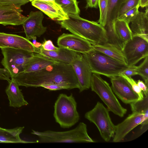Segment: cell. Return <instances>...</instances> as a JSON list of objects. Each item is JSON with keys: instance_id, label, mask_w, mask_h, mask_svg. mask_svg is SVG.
<instances>
[{"instance_id": "obj_22", "label": "cell", "mask_w": 148, "mask_h": 148, "mask_svg": "<svg viewBox=\"0 0 148 148\" xmlns=\"http://www.w3.org/2000/svg\"><path fill=\"white\" fill-rule=\"evenodd\" d=\"M24 127H20L11 129L0 127V143H37L36 141L23 140L20 137Z\"/></svg>"}, {"instance_id": "obj_31", "label": "cell", "mask_w": 148, "mask_h": 148, "mask_svg": "<svg viewBox=\"0 0 148 148\" xmlns=\"http://www.w3.org/2000/svg\"><path fill=\"white\" fill-rule=\"evenodd\" d=\"M140 1V0H126L121 6L118 17L128 10L139 5Z\"/></svg>"}, {"instance_id": "obj_40", "label": "cell", "mask_w": 148, "mask_h": 148, "mask_svg": "<svg viewBox=\"0 0 148 148\" xmlns=\"http://www.w3.org/2000/svg\"><path fill=\"white\" fill-rule=\"evenodd\" d=\"M36 36H35L32 39V43L36 48H40L42 45V43L38 42L36 40Z\"/></svg>"}, {"instance_id": "obj_33", "label": "cell", "mask_w": 148, "mask_h": 148, "mask_svg": "<svg viewBox=\"0 0 148 148\" xmlns=\"http://www.w3.org/2000/svg\"><path fill=\"white\" fill-rule=\"evenodd\" d=\"M29 2L27 0H0V4L20 8L21 6Z\"/></svg>"}, {"instance_id": "obj_39", "label": "cell", "mask_w": 148, "mask_h": 148, "mask_svg": "<svg viewBox=\"0 0 148 148\" xmlns=\"http://www.w3.org/2000/svg\"><path fill=\"white\" fill-rule=\"evenodd\" d=\"M99 0H86V4L85 8H97L98 6Z\"/></svg>"}, {"instance_id": "obj_29", "label": "cell", "mask_w": 148, "mask_h": 148, "mask_svg": "<svg viewBox=\"0 0 148 148\" xmlns=\"http://www.w3.org/2000/svg\"><path fill=\"white\" fill-rule=\"evenodd\" d=\"M144 58L143 62L137 66V71L138 75L142 77L145 84L148 86V56Z\"/></svg>"}, {"instance_id": "obj_26", "label": "cell", "mask_w": 148, "mask_h": 148, "mask_svg": "<svg viewBox=\"0 0 148 148\" xmlns=\"http://www.w3.org/2000/svg\"><path fill=\"white\" fill-rule=\"evenodd\" d=\"M55 1L60 6L67 14L79 15L80 13L78 2L76 0H55Z\"/></svg>"}, {"instance_id": "obj_1", "label": "cell", "mask_w": 148, "mask_h": 148, "mask_svg": "<svg viewBox=\"0 0 148 148\" xmlns=\"http://www.w3.org/2000/svg\"><path fill=\"white\" fill-rule=\"evenodd\" d=\"M14 79L19 86L37 87L49 84H60L71 89L79 87L78 81L71 64L57 62L38 71L21 73Z\"/></svg>"}, {"instance_id": "obj_20", "label": "cell", "mask_w": 148, "mask_h": 148, "mask_svg": "<svg viewBox=\"0 0 148 148\" xmlns=\"http://www.w3.org/2000/svg\"><path fill=\"white\" fill-rule=\"evenodd\" d=\"M145 12H139L135 18L131 22L130 29L133 36L141 37L148 41V10Z\"/></svg>"}, {"instance_id": "obj_9", "label": "cell", "mask_w": 148, "mask_h": 148, "mask_svg": "<svg viewBox=\"0 0 148 148\" xmlns=\"http://www.w3.org/2000/svg\"><path fill=\"white\" fill-rule=\"evenodd\" d=\"M128 66L135 65L148 56V41L138 36L126 42L122 50Z\"/></svg>"}, {"instance_id": "obj_21", "label": "cell", "mask_w": 148, "mask_h": 148, "mask_svg": "<svg viewBox=\"0 0 148 148\" xmlns=\"http://www.w3.org/2000/svg\"><path fill=\"white\" fill-rule=\"evenodd\" d=\"M57 62L39 54L34 53L33 56L25 65L24 72H35Z\"/></svg>"}, {"instance_id": "obj_5", "label": "cell", "mask_w": 148, "mask_h": 148, "mask_svg": "<svg viewBox=\"0 0 148 148\" xmlns=\"http://www.w3.org/2000/svg\"><path fill=\"white\" fill-rule=\"evenodd\" d=\"M77 103L73 94L61 93L54 106L53 116L56 123L63 128H69L77 123L79 119Z\"/></svg>"}, {"instance_id": "obj_35", "label": "cell", "mask_w": 148, "mask_h": 148, "mask_svg": "<svg viewBox=\"0 0 148 148\" xmlns=\"http://www.w3.org/2000/svg\"><path fill=\"white\" fill-rule=\"evenodd\" d=\"M44 50L48 51H58L60 47H56L53 44L52 41L50 40H44L42 43L40 47Z\"/></svg>"}, {"instance_id": "obj_10", "label": "cell", "mask_w": 148, "mask_h": 148, "mask_svg": "<svg viewBox=\"0 0 148 148\" xmlns=\"http://www.w3.org/2000/svg\"><path fill=\"white\" fill-rule=\"evenodd\" d=\"M71 64L78 81L79 92L89 89L92 73L87 60L83 54L78 53Z\"/></svg>"}, {"instance_id": "obj_12", "label": "cell", "mask_w": 148, "mask_h": 148, "mask_svg": "<svg viewBox=\"0 0 148 148\" xmlns=\"http://www.w3.org/2000/svg\"><path fill=\"white\" fill-rule=\"evenodd\" d=\"M143 124H148V122L145 120L144 114L132 112L123 122L115 125L113 142H121L133 129L138 125Z\"/></svg>"}, {"instance_id": "obj_41", "label": "cell", "mask_w": 148, "mask_h": 148, "mask_svg": "<svg viewBox=\"0 0 148 148\" xmlns=\"http://www.w3.org/2000/svg\"><path fill=\"white\" fill-rule=\"evenodd\" d=\"M139 5L142 8L148 6V0H140Z\"/></svg>"}, {"instance_id": "obj_38", "label": "cell", "mask_w": 148, "mask_h": 148, "mask_svg": "<svg viewBox=\"0 0 148 148\" xmlns=\"http://www.w3.org/2000/svg\"><path fill=\"white\" fill-rule=\"evenodd\" d=\"M137 84L140 90L143 92L144 95H148V86H147L143 81L138 80Z\"/></svg>"}, {"instance_id": "obj_2", "label": "cell", "mask_w": 148, "mask_h": 148, "mask_svg": "<svg viewBox=\"0 0 148 148\" xmlns=\"http://www.w3.org/2000/svg\"><path fill=\"white\" fill-rule=\"evenodd\" d=\"M67 15V19L60 21L62 28L88 41L91 44L106 43V31L101 25L82 18L79 15Z\"/></svg>"}, {"instance_id": "obj_44", "label": "cell", "mask_w": 148, "mask_h": 148, "mask_svg": "<svg viewBox=\"0 0 148 148\" xmlns=\"http://www.w3.org/2000/svg\"></svg>"}, {"instance_id": "obj_13", "label": "cell", "mask_w": 148, "mask_h": 148, "mask_svg": "<svg viewBox=\"0 0 148 148\" xmlns=\"http://www.w3.org/2000/svg\"><path fill=\"white\" fill-rule=\"evenodd\" d=\"M110 81L113 92L123 103L130 104L138 100V95L124 78L115 76L111 78Z\"/></svg>"}, {"instance_id": "obj_11", "label": "cell", "mask_w": 148, "mask_h": 148, "mask_svg": "<svg viewBox=\"0 0 148 148\" xmlns=\"http://www.w3.org/2000/svg\"><path fill=\"white\" fill-rule=\"evenodd\" d=\"M57 44L59 47L82 54L92 49L90 42L73 34L63 33L58 38Z\"/></svg>"}, {"instance_id": "obj_30", "label": "cell", "mask_w": 148, "mask_h": 148, "mask_svg": "<svg viewBox=\"0 0 148 148\" xmlns=\"http://www.w3.org/2000/svg\"><path fill=\"white\" fill-rule=\"evenodd\" d=\"M139 5L128 10L118 18L122 20L128 24L131 23L136 17L139 11Z\"/></svg>"}, {"instance_id": "obj_19", "label": "cell", "mask_w": 148, "mask_h": 148, "mask_svg": "<svg viewBox=\"0 0 148 148\" xmlns=\"http://www.w3.org/2000/svg\"><path fill=\"white\" fill-rule=\"evenodd\" d=\"M19 85L14 78H11L5 92L9 101V106L14 108H19L28 104L19 88Z\"/></svg>"}, {"instance_id": "obj_14", "label": "cell", "mask_w": 148, "mask_h": 148, "mask_svg": "<svg viewBox=\"0 0 148 148\" xmlns=\"http://www.w3.org/2000/svg\"><path fill=\"white\" fill-rule=\"evenodd\" d=\"M44 17L43 12L41 11L30 12L22 24L27 39L32 40L34 37H40L45 33L47 28L42 24Z\"/></svg>"}, {"instance_id": "obj_24", "label": "cell", "mask_w": 148, "mask_h": 148, "mask_svg": "<svg viewBox=\"0 0 148 148\" xmlns=\"http://www.w3.org/2000/svg\"><path fill=\"white\" fill-rule=\"evenodd\" d=\"M126 0H108L107 22L104 27L106 30L114 28V22L118 18L120 9Z\"/></svg>"}, {"instance_id": "obj_25", "label": "cell", "mask_w": 148, "mask_h": 148, "mask_svg": "<svg viewBox=\"0 0 148 148\" xmlns=\"http://www.w3.org/2000/svg\"><path fill=\"white\" fill-rule=\"evenodd\" d=\"M113 25L117 36L125 44L132 38V33L129 24L126 22L117 18L114 20Z\"/></svg>"}, {"instance_id": "obj_15", "label": "cell", "mask_w": 148, "mask_h": 148, "mask_svg": "<svg viewBox=\"0 0 148 148\" xmlns=\"http://www.w3.org/2000/svg\"><path fill=\"white\" fill-rule=\"evenodd\" d=\"M22 49L34 53L35 48L32 42L23 36L0 32V48Z\"/></svg>"}, {"instance_id": "obj_42", "label": "cell", "mask_w": 148, "mask_h": 148, "mask_svg": "<svg viewBox=\"0 0 148 148\" xmlns=\"http://www.w3.org/2000/svg\"><path fill=\"white\" fill-rule=\"evenodd\" d=\"M43 1H55V0H39Z\"/></svg>"}, {"instance_id": "obj_45", "label": "cell", "mask_w": 148, "mask_h": 148, "mask_svg": "<svg viewBox=\"0 0 148 148\" xmlns=\"http://www.w3.org/2000/svg\"></svg>"}, {"instance_id": "obj_4", "label": "cell", "mask_w": 148, "mask_h": 148, "mask_svg": "<svg viewBox=\"0 0 148 148\" xmlns=\"http://www.w3.org/2000/svg\"><path fill=\"white\" fill-rule=\"evenodd\" d=\"M82 54L87 60L92 73L110 78L119 76L128 66L126 64L94 49Z\"/></svg>"}, {"instance_id": "obj_7", "label": "cell", "mask_w": 148, "mask_h": 148, "mask_svg": "<svg viewBox=\"0 0 148 148\" xmlns=\"http://www.w3.org/2000/svg\"><path fill=\"white\" fill-rule=\"evenodd\" d=\"M84 116L96 125L105 141L108 142L113 138L115 125L111 120L109 110L101 103L98 102L92 109L85 113Z\"/></svg>"}, {"instance_id": "obj_32", "label": "cell", "mask_w": 148, "mask_h": 148, "mask_svg": "<svg viewBox=\"0 0 148 148\" xmlns=\"http://www.w3.org/2000/svg\"><path fill=\"white\" fill-rule=\"evenodd\" d=\"M122 77L124 78L129 83L133 90L137 94L138 97V100L142 99L144 96L142 91L140 90L137 85L136 82L131 77L123 75Z\"/></svg>"}, {"instance_id": "obj_16", "label": "cell", "mask_w": 148, "mask_h": 148, "mask_svg": "<svg viewBox=\"0 0 148 148\" xmlns=\"http://www.w3.org/2000/svg\"><path fill=\"white\" fill-rule=\"evenodd\" d=\"M21 8L0 4V24L4 25H22L27 17L21 14Z\"/></svg>"}, {"instance_id": "obj_23", "label": "cell", "mask_w": 148, "mask_h": 148, "mask_svg": "<svg viewBox=\"0 0 148 148\" xmlns=\"http://www.w3.org/2000/svg\"><path fill=\"white\" fill-rule=\"evenodd\" d=\"M91 44L92 49L100 51L126 64L122 51L116 47L107 43L103 44Z\"/></svg>"}, {"instance_id": "obj_34", "label": "cell", "mask_w": 148, "mask_h": 148, "mask_svg": "<svg viewBox=\"0 0 148 148\" xmlns=\"http://www.w3.org/2000/svg\"><path fill=\"white\" fill-rule=\"evenodd\" d=\"M138 75L137 66L135 65L128 66L127 68L121 72L119 76L125 75L128 77Z\"/></svg>"}, {"instance_id": "obj_37", "label": "cell", "mask_w": 148, "mask_h": 148, "mask_svg": "<svg viewBox=\"0 0 148 148\" xmlns=\"http://www.w3.org/2000/svg\"><path fill=\"white\" fill-rule=\"evenodd\" d=\"M10 74L6 69L0 68V80H6L8 82L10 80Z\"/></svg>"}, {"instance_id": "obj_18", "label": "cell", "mask_w": 148, "mask_h": 148, "mask_svg": "<svg viewBox=\"0 0 148 148\" xmlns=\"http://www.w3.org/2000/svg\"><path fill=\"white\" fill-rule=\"evenodd\" d=\"M60 47L58 51H48L41 47L36 48L34 53L39 54L56 61L71 64L78 54L68 49Z\"/></svg>"}, {"instance_id": "obj_8", "label": "cell", "mask_w": 148, "mask_h": 148, "mask_svg": "<svg viewBox=\"0 0 148 148\" xmlns=\"http://www.w3.org/2000/svg\"><path fill=\"white\" fill-rule=\"evenodd\" d=\"M1 49L3 57L1 63L8 71L11 78H14L24 72L25 65L34 53L18 49L3 48Z\"/></svg>"}, {"instance_id": "obj_27", "label": "cell", "mask_w": 148, "mask_h": 148, "mask_svg": "<svg viewBox=\"0 0 148 148\" xmlns=\"http://www.w3.org/2000/svg\"><path fill=\"white\" fill-rule=\"evenodd\" d=\"M130 105L132 112L148 114V95H144L142 99L138 100Z\"/></svg>"}, {"instance_id": "obj_36", "label": "cell", "mask_w": 148, "mask_h": 148, "mask_svg": "<svg viewBox=\"0 0 148 148\" xmlns=\"http://www.w3.org/2000/svg\"><path fill=\"white\" fill-rule=\"evenodd\" d=\"M45 88L50 90L55 91L62 89L70 90V88L65 85L60 84H49L43 85L42 86Z\"/></svg>"}, {"instance_id": "obj_43", "label": "cell", "mask_w": 148, "mask_h": 148, "mask_svg": "<svg viewBox=\"0 0 148 148\" xmlns=\"http://www.w3.org/2000/svg\"><path fill=\"white\" fill-rule=\"evenodd\" d=\"M28 0L29 2V1L32 2V1H34V0Z\"/></svg>"}, {"instance_id": "obj_3", "label": "cell", "mask_w": 148, "mask_h": 148, "mask_svg": "<svg viewBox=\"0 0 148 148\" xmlns=\"http://www.w3.org/2000/svg\"><path fill=\"white\" fill-rule=\"evenodd\" d=\"M32 134L38 138L37 143H93L95 141L88 135L87 125L80 122L72 130L65 131L47 130L39 132L32 130Z\"/></svg>"}, {"instance_id": "obj_6", "label": "cell", "mask_w": 148, "mask_h": 148, "mask_svg": "<svg viewBox=\"0 0 148 148\" xmlns=\"http://www.w3.org/2000/svg\"><path fill=\"white\" fill-rule=\"evenodd\" d=\"M90 87L107 106L109 111L121 117L126 114L127 109L121 105L109 84L100 75L92 73Z\"/></svg>"}, {"instance_id": "obj_28", "label": "cell", "mask_w": 148, "mask_h": 148, "mask_svg": "<svg viewBox=\"0 0 148 148\" xmlns=\"http://www.w3.org/2000/svg\"><path fill=\"white\" fill-rule=\"evenodd\" d=\"M108 6V0H99L98 6L100 17L98 23L104 27L106 23Z\"/></svg>"}, {"instance_id": "obj_17", "label": "cell", "mask_w": 148, "mask_h": 148, "mask_svg": "<svg viewBox=\"0 0 148 148\" xmlns=\"http://www.w3.org/2000/svg\"><path fill=\"white\" fill-rule=\"evenodd\" d=\"M31 3L33 6L39 9L52 19L61 21L68 18V15L55 1L34 0Z\"/></svg>"}]
</instances>
